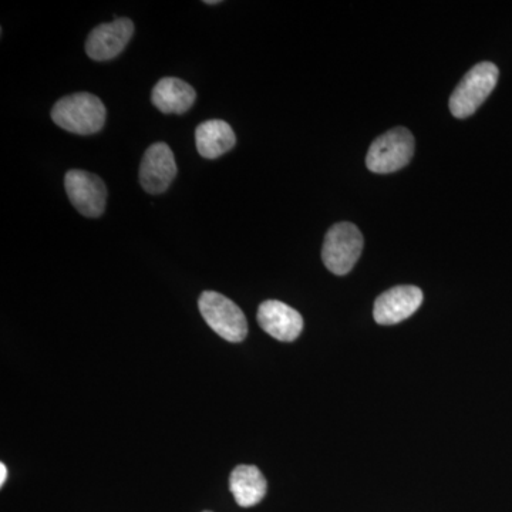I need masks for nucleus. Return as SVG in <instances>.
<instances>
[{
  "instance_id": "nucleus-1",
  "label": "nucleus",
  "mask_w": 512,
  "mask_h": 512,
  "mask_svg": "<svg viewBox=\"0 0 512 512\" xmlns=\"http://www.w3.org/2000/svg\"><path fill=\"white\" fill-rule=\"evenodd\" d=\"M106 117L103 101L90 93L70 94L57 101L52 109V120L57 126L79 136L99 133Z\"/></svg>"
},
{
  "instance_id": "nucleus-2",
  "label": "nucleus",
  "mask_w": 512,
  "mask_h": 512,
  "mask_svg": "<svg viewBox=\"0 0 512 512\" xmlns=\"http://www.w3.org/2000/svg\"><path fill=\"white\" fill-rule=\"evenodd\" d=\"M500 70L491 62L478 63L463 77L450 97V111L456 119H467L488 99L497 86Z\"/></svg>"
},
{
  "instance_id": "nucleus-3",
  "label": "nucleus",
  "mask_w": 512,
  "mask_h": 512,
  "mask_svg": "<svg viewBox=\"0 0 512 512\" xmlns=\"http://www.w3.org/2000/svg\"><path fill=\"white\" fill-rule=\"evenodd\" d=\"M198 308L202 318L217 335L228 342H242L248 335V322L241 308L227 296L214 291L202 293Z\"/></svg>"
},
{
  "instance_id": "nucleus-4",
  "label": "nucleus",
  "mask_w": 512,
  "mask_h": 512,
  "mask_svg": "<svg viewBox=\"0 0 512 512\" xmlns=\"http://www.w3.org/2000/svg\"><path fill=\"white\" fill-rule=\"evenodd\" d=\"M413 154V134L407 128L397 127L373 141L367 153L366 165L372 173L390 174L406 167Z\"/></svg>"
},
{
  "instance_id": "nucleus-5",
  "label": "nucleus",
  "mask_w": 512,
  "mask_h": 512,
  "mask_svg": "<svg viewBox=\"0 0 512 512\" xmlns=\"http://www.w3.org/2000/svg\"><path fill=\"white\" fill-rule=\"evenodd\" d=\"M363 251V235L356 225L339 222L333 225L323 242V264L332 274L346 275L352 271Z\"/></svg>"
},
{
  "instance_id": "nucleus-6",
  "label": "nucleus",
  "mask_w": 512,
  "mask_h": 512,
  "mask_svg": "<svg viewBox=\"0 0 512 512\" xmlns=\"http://www.w3.org/2000/svg\"><path fill=\"white\" fill-rule=\"evenodd\" d=\"M67 197L80 214L97 218L106 210L107 188L99 175L72 170L64 177Z\"/></svg>"
},
{
  "instance_id": "nucleus-7",
  "label": "nucleus",
  "mask_w": 512,
  "mask_h": 512,
  "mask_svg": "<svg viewBox=\"0 0 512 512\" xmlns=\"http://www.w3.org/2000/svg\"><path fill=\"white\" fill-rule=\"evenodd\" d=\"M134 35V23L127 18H117L113 22L97 26L86 40V53L96 62L114 59L126 49Z\"/></svg>"
},
{
  "instance_id": "nucleus-8",
  "label": "nucleus",
  "mask_w": 512,
  "mask_h": 512,
  "mask_svg": "<svg viewBox=\"0 0 512 512\" xmlns=\"http://www.w3.org/2000/svg\"><path fill=\"white\" fill-rule=\"evenodd\" d=\"M178 168L171 148L165 143L148 147L140 165V184L148 194H161L167 191Z\"/></svg>"
},
{
  "instance_id": "nucleus-9",
  "label": "nucleus",
  "mask_w": 512,
  "mask_h": 512,
  "mask_svg": "<svg viewBox=\"0 0 512 512\" xmlns=\"http://www.w3.org/2000/svg\"><path fill=\"white\" fill-rule=\"evenodd\" d=\"M423 303V292L417 286L403 285L389 289L376 299L375 320L379 325H397L409 319Z\"/></svg>"
},
{
  "instance_id": "nucleus-10",
  "label": "nucleus",
  "mask_w": 512,
  "mask_h": 512,
  "mask_svg": "<svg viewBox=\"0 0 512 512\" xmlns=\"http://www.w3.org/2000/svg\"><path fill=\"white\" fill-rule=\"evenodd\" d=\"M258 322L269 336L281 342H293L303 330L301 313L284 302L265 301L258 309Z\"/></svg>"
},
{
  "instance_id": "nucleus-11",
  "label": "nucleus",
  "mask_w": 512,
  "mask_h": 512,
  "mask_svg": "<svg viewBox=\"0 0 512 512\" xmlns=\"http://www.w3.org/2000/svg\"><path fill=\"white\" fill-rule=\"evenodd\" d=\"M197 93L190 84L177 77H164L154 86L151 101L161 113L184 114L191 109Z\"/></svg>"
},
{
  "instance_id": "nucleus-12",
  "label": "nucleus",
  "mask_w": 512,
  "mask_h": 512,
  "mask_svg": "<svg viewBox=\"0 0 512 512\" xmlns=\"http://www.w3.org/2000/svg\"><path fill=\"white\" fill-rule=\"evenodd\" d=\"M195 144L201 157L214 160L231 151L237 144V137L227 121L207 120L195 130Z\"/></svg>"
},
{
  "instance_id": "nucleus-13",
  "label": "nucleus",
  "mask_w": 512,
  "mask_h": 512,
  "mask_svg": "<svg viewBox=\"0 0 512 512\" xmlns=\"http://www.w3.org/2000/svg\"><path fill=\"white\" fill-rule=\"evenodd\" d=\"M229 490L239 507L249 508L264 500L268 484L258 467L238 466L229 477Z\"/></svg>"
},
{
  "instance_id": "nucleus-14",
  "label": "nucleus",
  "mask_w": 512,
  "mask_h": 512,
  "mask_svg": "<svg viewBox=\"0 0 512 512\" xmlns=\"http://www.w3.org/2000/svg\"><path fill=\"white\" fill-rule=\"evenodd\" d=\"M6 478H8V468L5 464H0V485L5 484Z\"/></svg>"
},
{
  "instance_id": "nucleus-15",
  "label": "nucleus",
  "mask_w": 512,
  "mask_h": 512,
  "mask_svg": "<svg viewBox=\"0 0 512 512\" xmlns=\"http://www.w3.org/2000/svg\"><path fill=\"white\" fill-rule=\"evenodd\" d=\"M207 5H218V3H221L220 0H207Z\"/></svg>"
},
{
  "instance_id": "nucleus-16",
  "label": "nucleus",
  "mask_w": 512,
  "mask_h": 512,
  "mask_svg": "<svg viewBox=\"0 0 512 512\" xmlns=\"http://www.w3.org/2000/svg\"><path fill=\"white\" fill-rule=\"evenodd\" d=\"M204 512H211V511H204Z\"/></svg>"
}]
</instances>
